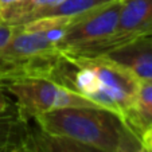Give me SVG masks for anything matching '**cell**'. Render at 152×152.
<instances>
[{
	"label": "cell",
	"instance_id": "obj_1",
	"mask_svg": "<svg viewBox=\"0 0 152 152\" xmlns=\"http://www.w3.org/2000/svg\"><path fill=\"white\" fill-rule=\"evenodd\" d=\"M45 78L94 102L123 118L131 105L139 80L106 55H72L61 53Z\"/></svg>",
	"mask_w": 152,
	"mask_h": 152
},
{
	"label": "cell",
	"instance_id": "obj_8",
	"mask_svg": "<svg viewBox=\"0 0 152 152\" xmlns=\"http://www.w3.org/2000/svg\"><path fill=\"white\" fill-rule=\"evenodd\" d=\"M121 123L139 140L152 128V80H141L139 82L136 94Z\"/></svg>",
	"mask_w": 152,
	"mask_h": 152
},
{
	"label": "cell",
	"instance_id": "obj_10",
	"mask_svg": "<svg viewBox=\"0 0 152 152\" xmlns=\"http://www.w3.org/2000/svg\"><path fill=\"white\" fill-rule=\"evenodd\" d=\"M27 128L28 121L19 117L15 106L0 113V152H8L23 144L27 137Z\"/></svg>",
	"mask_w": 152,
	"mask_h": 152
},
{
	"label": "cell",
	"instance_id": "obj_7",
	"mask_svg": "<svg viewBox=\"0 0 152 152\" xmlns=\"http://www.w3.org/2000/svg\"><path fill=\"white\" fill-rule=\"evenodd\" d=\"M139 80H152V35L132 39L105 54Z\"/></svg>",
	"mask_w": 152,
	"mask_h": 152
},
{
	"label": "cell",
	"instance_id": "obj_17",
	"mask_svg": "<svg viewBox=\"0 0 152 152\" xmlns=\"http://www.w3.org/2000/svg\"><path fill=\"white\" fill-rule=\"evenodd\" d=\"M140 141H141V145H143L144 148L148 149L149 152H152V128L144 133L143 137L140 139Z\"/></svg>",
	"mask_w": 152,
	"mask_h": 152
},
{
	"label": "cell",
	"instance_id": "obj_6",
	"mask_svg": "<svg viewBox=\"0 0 152 152\" xmlns=\"http://www.w3.org/2000/svg\"><path fill=\"white\" fill-rule=\"evenodd\" d=\"M121 1L123 7L118 16L117 28L112 38V50L136 38L152 35V0Z\"/></svg>",
	"mask_w": 152,
	"mask_h": 152
},
{
	"label": "cell",
	"instance_id": "obj_5",
	"mask_svg": "<svg viewBox=\"0 0 152 152\" xmlns=\"http://www.w3.org/2000/svg\"><path fill=\"white\" fill-rule=\"evenodd\" d=\"M123 7L121 0L75 15L58 45V50L72 55H105L112 51V38L116 32Z\"/></svg>",
	"mask_w": 152,
	"mask_h": 152
},
{
	"label": "cell",
	"instance_id": "obj_11",
	"mask_svg": "<svg viewBox=\"0 0 152 152\" xmlns=\"http://www.w3.org/2000/svg\"><path fill=\"white\" fill-rule=\"evenodd\" d=\"M115 0H65L61 4L38 14L34 19L43 16H75L112 3ZM32 19V20H34Z\"/></svg>",
	"mask_w": 152,
	"mask_h": 152
},
{
	"label": "cell",
	"instance_id": "obj_19",
	"mask_svg": "<svg viewBox=\"0 0 152 152\" xmlns=\"http://www.w3.org/2000/svg\"><path fill=\"white\" fill-rule=\"evenodd\" d=\"M143 148H144V147H143ZM144 152H149V151H148V149H145V148H144Z\"/></svg>",
	"mask_w": 152,
	"mask_h": 152
},
{
	"label": "cell",
	"instance_id": "obj_9",
	"mask_svg": "<svg viewBox=\"0 0 152 152\" xmlns=\"http://www.w3.org/2000/svg\"><path fill=\"white\" fill-rule=\"evenodd\" d=\"M26 140L35 152H102L72 139L50 135L42 131L34 121H28Z\"/></svg>",
	"mask_w": 152,
	"mask_h": 152
},
{
	"label": "cell",
	"instance_id": "obj_4",
	"mask_svg": "<svg viewBox=\"0 0 152 152\" xmlns=\"http://www.w3.org/2000/svg\"><path fill=\"white\" fill-rule=\"evenodd\" d=\"M0 86L14 97V106L23 121H31L42 113L70 106L100 108L88 98L49 78L16 77L0 81Z\"/></svg>",
	"mask_w": 152,
	"mask_h": 152
},
{
	"label": "cell",
	"instance_id": "obj_13",
	"mask_svg": "<svg viewBox=\"0 0 152 152\" xmlns=\"http://www.w3.org/2000/svg\"><path fill=\"white\" fill-rule=\"evenodd\" d=\"M30 0H0V14L3 22L12 24L19 12Z\"/></svg>",
	"mask_w": 152,
	"mask_h": 152
},
{
	"label": "cell",
	"instance_id": "obj_2",
	"mask_svg": "<svg viewBox=\"0 0 152 152\" xmlns=\"http://www.w3.org/2000/svg\"><path fill=\"white\" fill-rule=\"evenodd\" d=\"M75 16H43L15 26L0 53V81L16 77H46L61 55V39Z\"/></svg>",
	"mask_w": 152,
	"mask_h": 152
},
{
	"label": "cell",
	"instance_id": "obj_16",
	"mask_svg": "<svg viewBox=\"0 0 152 152\" xmlns=\"http://www.w3.org/2000/svg\"><path fill=\"white\" fill-rule=\"evenodd\" d=\"M11 106H14V104L10 102V100L7 98V96L4 94V89L0 86V113L8 110Z\"/></svg>",
	"mask_w": 152,
	"mask_h": 152
},
{
	"label": "cell",
	"instance_id": "obj_20",
	"mask_svg": "<svg viewBox=\"0 0 152 152\" xmlns=\"http://www.w3.org/2000/svg\"><path fill=\"white\" fill-rule=\"evenodd\" d=\"M0 22H3V19H1V14H0Z\"/></svg>",
	"mask_w": 152,
	"mask_h": 152
},
{
	"label": "cell",
	"instance_id": "obj_3",
	"mask_svg": "<svg viewBox=\"0 0 152 152\" xmlns=\"http://www.w3.org/2000/svg\"><path fill=\"white\" fill-rule=\"evenodd\" d=\"M42 131L63 136L102 152H116L126 128L121 120L102 108L70 106L32 118Z\"/></svg>",
	"mask_w": 152,
	"mask_h": 152
},
{
	"label": "cell",
	"instance_id": "obj_15",
	"mask_svg": "<svg viewBox=\"0 0 152 152\" xmlns=\"http://www.w3.org/2000/svg\"><path fill=\"white\" fill-rule=\"evenodd\" d=\"M14 31L15 26L6 23V22H0V53L3 51V49L7 46V43L12 38Z\"/></svg>",
	"mask_w": 152,
	"mask_h": 152
},
{
	"label": "cell",
	"instance_id": "obj_12",
	"mask_svg": "<svg viewBox=\"0 0 152 152\" xmlns=\"http://www.w3.org/2000/svg\"><path fill=\"white\" fill-rule=\"evenodd\" d=\"M62 1H65V0H30L28 3L23 7V10L19 12L16 19L12 22V26L27 23V22L34 19L38 14L58 6V4H61Z\"/></svg>",
	"mask_w": 152,
	"mask_h": 152
},
{
	"label": "cell",
	"instance_id": "obj_14",
	"mask_svg": "<svg viewBox=\"0 0 152 152\" xmlns=\"http://www.w3.org/2000/svg\"><path fill=\"white\" fill-rule=\"evenodd\" d=\"M116 152H144V148L141 145V141L126 129Z\"/></svg>",
	"mask_w": 152,
	"mask_h": 152
},
{
	"label": "cell",
	"instance_id": "obj_18",
	"mask_svg": "<svg viewBox=\"0 0 152 152\" xmlns=\"http://www.w3.org/2000/svg\"><path fill=\"white\" fill-rule=\"evenodd\" d=\"M27 129H28V128H27ZM8 152H35V151L31 148V147H30V144L27 143V140H26L23 144H20V145H18V147H15V148L10 149Z\"/></svg>",
	"mask_w": 152,
	"mask_h": 152
}]
</instances>
